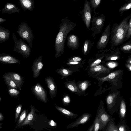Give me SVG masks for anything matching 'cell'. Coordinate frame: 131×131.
<instances>
[{
	"mask_svg": "<svg viewBox=\"0 0 131 131\" xmlns=\"http://www.w3.org/2000/svg\"><path fill=\"white\" fill-rule=\"evenodd\" d=\"M76 24L67 17L62 19L59 24V31L55 38L54 46L55 57L61 56L64 51L65 43L68 34L76 26Z\"/></svg>",
	"mask_w": 131,
	"mask_h": 131,
	"instance_id": "cell-1",
	"label": "cell"
},
{
	"mask_svg": "<svg viewBox=\"0 0 131 131\" xmlns=\"http://www.w3.org/2000/svg\"><path fill=\"white\" fill-rule=\"evenodd\" d=\"M131 14L127 17L119 24H115L111 32V42L113 47L119 45L124 42L128 28V23Z\"/></svg>",
	"mask_w": 131,
	"mask_h": 131,
	"instance_id": "cell-2",
	"label": "cell"
},
{
	"mask_svg": "<svg viewBox=\"0 0 131 131\" xmlns=\"http://www.w3.org/2000/svg\"><path fill=\"white\" fill-rule=\"evenodd\" d=\"M17 32L20 37L32 48L34 36L31 28L25 22L21 23L18 26Z\"/></svg>",
	"mask_w": 131,
	"mask_h": 131,
	"instance_id": "cell-3",
	"label": "cell"
},
{
	"mask_svg": "<svg viewBox=\"0 0 131 131\" xmlns=\"http://www.w3.org/2000/svg\"><path fill=\"white\" fill-rule=\"evenodd\" d=\"M13 37L15 43L13 51L21 54L24 57L27 58L29 56L31 51L29 46L21 39H18L13 32Z\"/></svg>",
	"mask_w": 131,
	"mask_h": 131,
	"instance_id": "cell-4",
	"label": "cell"
},
{
	"mask_svg": "<svg viewBox=\"0 0 131 131\" xmlns=\"http://www.w3.org/2000/svg\"><path fill=\"white\" fill-rule=\"evenodd\" d=\"M105 18L103 14L97 16H94L91 19L92 26L91 30L93 32L92 36L94 37L96 35L101 33L103 27Z\"/></svg>",
	"mask_w": 131,
	"mask_h": 131,
	"instance_id": "cell-5",
	"label": "cell"
},
{
	"mask_svg": "<svg viewBox=\"0 0 131 131\" xmlns=\"http://www.w3.org/2000/svg\"><path fill=\"white\" fill-rule=\"evenodd\" d=\"M96 115L100 120V126L99 130L105 131L108 123L113 117L105 111L103 105L101 106L98 108Z\"/></svg>",
	"mask_w": 131,
	"mask_h": 131,
	"instance_id": "cell-6",
	"label": "cell"
},
{
	"mask_svg": "<svg viewBox=\"0 0 131 131\" xmlns=\"http://www.w3.org/2000/svg\"><path fill=\"white\" fill-rule=\"evenodd\" d=\"M82 19L88 30L90 29V26L91 19V9L89 2L86 0L85 1L84 7L80 12Z\"/></svg>",
	"mask_w": 131,
	"mask_h": 131,
	"instance_id": "cell-7",
	"label": "cell"
},
{
	"mask_svg": "<svg viewBox=\"0 0 131 131\" xmlns=\"http://www.w3.org/2000/svg\"><path fill=\"white\" fill-rule=\"evenodd\" d=\"M111 25L108 24L106 27L97 43L98 49H102L106 47L111 34Z\"/></svg>",
	"mask_w": 131,
	"mask_h": 131,
	"instance_id": "cell-8",
	"label": "cell"
},
{
	"mask_svg": "<svg viewBox=\"0 0 131 131\" xmlns=\"http://www.w3.org/2000/svg\"><path fill=\"white\" fill-rule=\"evenodd\" d=\"M31 90L33 94L38 100L45 103L47 102L46 92L39 83H37L33 86Z\"/></svg>",
	"mask_w": 131,
	"mask_h": 131,
	"instance_id": "cell-9",
	"label": "cell"
},
{
	"mask_svg": "<svg viewBox=\"0 0 131 131\" xmlns=\"http://www.w3.org/2000/svg\"><path fill=\"white\" fill-rule=\"evenodd\" d=\"M91 116V114L88 113L83 114L75 121L69 124L67 128L77 127L80 125L85 124L90 120Z\"/></svg>",
	"mask_w": 131,
	"mask_h": 131,
	"instance_id": "cell-10",
	"label": "cell"
},
{
	"mask_svg": "<svg viewBox=\"0 0 131 131\" xmlns=\"http://www.w3.org/2000/svg\"><path fill=\"white\" fill-rule=\"evenodd\" d=\"M31 110L27 116L25 120L20 126V127L29 125L31 126L33 125V123L36 120V112H39L36 109L34 106L31 105L30 107Z\"/></svg>",
	"mask_w": 131,
	"mask_h": 131,
	"instance_id": "cell-11",
	"label": "cell"
},
{
	"mask_svg": "<svg viewBox=\"0 0 131 131\" xmlns=\"http://www.w3.org/2000/svg\"><path fill=\"white\" fill-rule=\"evenodd\" d=\"M42 58V56L41 55L36 59L33 62L31 68L34 78H37L39 75L40 71L42 68L43 66Z\"/></svg>",
	"mask_w": 131,
	"mask_h": 131,
	"instance_id": "cell-12",
	"label": "cell"
},
{
	"mask_svg": "<svg viewBox=\"0 0 131 131\" xmlns=\"http://www.w3.org/2000/svg\"><path fill=\"white\" fill-rule=\"evenodd\" d=\"M67 45L72 50L77 49L80 45V41L78 37L76 35L70 34L67 37Z\"/></svg>",
	"mask_w": 131,
	"mask_h": 131,
	"instance_id": "cell-13",
	"label": "cell"
},
{
	"mask_svg": "<svg viewBox=\"0 0 131 131\" xmlns=\"http://www.w3.org/2000/svg\"><path fill=\"white\" fill-rule=\"evenodd\" d=\"M45 81L48 85L49 90V93L52 99L55 97L57 94V86L53 79L51 77H48L45 78Z\"/></svg>",
	"mask_w": 131,
	"mask_h": 131,
	"instance_id": "cell-14",
	"label": "cell"
},
{
	"mask_svg": "<svg viewBox=\"0 0 131 131\" xmlns=\"http://www.w3.org/2000/svg\"><path fill=\"white\" fill-rule=\"evenodd\" d=\"M20 10V9L14 4L7 2L5 4L4 7L0 10V13L11 14L19 13Z\"/></svg>",
	"mask_w": 131,
	"mask_h": 131,
	"instance_id": "cell-15",
	"label": "cell"
},
{
	"mask_svg": "<svg viewBox=\"0 0 131 131\" xmlns=\"http://www.w3.org/2000/svg\"><path fill=\"white\" fill-rule=\"evenodd\" d=\"M20 5L24 10H32L34 7V0H19Z\"/></svg>",
	"mask_w": 131,
	"mask_h": 131,
	"instance_id": "cell-16",
	"label": "cell"
},
{
	"mask_svg": "<svg viewBox=\"0 0 131 131\" xmlns=\"http://www.w3.org/2000/svg\"><path fill=\"white\" fill-rule=\"evenodd\" d=\"M10 34V31L8 29L0 26V43L7 41Z\"/></svg>",
	"mask_w": 131,
	"mask_h": 131,
	"instance_id": "cell-17",
	"label": "cell"
},
{
	"mask_svg": "<svg viewBox=\"0 0 131 131\" xmlns=\"http://www.w3.org/2000/svg\"><path fill=\"white\" fill-rule=\"evenodd\" d=\"M55 107L60 113L68 118H75L78 116V115L74 114L65 108L57 105L55 106Z\"/></svg>",
	"mask_w": 131,
	"mask_h": 131,
	"instance_id": "cell-18",
	"label": "cell"
},
{
	"mask_svg": "<svg viewBox=\"0 0 131 131\" xmlns=\"http://www.w3.org/2000/svg\"><path fill=\"white\" fill-rule=\"evenodd\" d=\"M0 61L9 63H19L18 60L13 57L8 55H2L0 56Z\"/></svg>",
	"mask_w": 131,
	"mask_h": 131,
	"instance_id": "cell-19",
	"label": "cell"
},
{
	"mask_svg": "<svg viewBox=\"0 0 131 131\" xmlns=\"http://www.w3.org/2000/svg\"><path fill=\"white\" fill-rule=\"evenodd\" d=\"M10 77L16 83L17 86L21 88L23 80L21 77L18 74L14 73H10L8 74Z\"/></svg>",
	"mask_w": 131,
	"mask_h": 131,
	"instance_id": "cell-20",
	"label": "cell"
},
{
	"mask_svg": "<svg viewBox=\"0 0 131 131\" xmlns=\"http://www.w3.org/2000/svg\"><path fill=\"white\" fill-rule=\"evenodd\" d=\"M126 115V107L124 101L122 100L120 104L118 113L120 121L125 119Z\"/></svg>",
	"mask_w": 131,
	"mask_h": 131,
	"instance_id": "cell-21",
	"label": "cell"
},
{
	"mask_svg": "<svg viewBox=\"0 0 131 131\" xmlns=\"http://www.w3.org/2000/svg\"><path fill=\"white\" fill-rule=\"evenodd\" d=\"M100 126V120L98 116L96 115L92 124L88 129L87 131H98L99 130Z\"/></svg>",
	"mask_w": 131,
	"mask_h": 131,
	"instance_id": "cell-22",
	"label": "cell"
},
{
	"mask_svg": "<svg viewBox=\"0 0 131 131\" xmlns=\"http://www.w3.org/2000/svg\"><path fill=\"white\" fill-rule=\"evenodd\" d=\"M56 72L58 74L61 75L62 79L67 77L73 73L72 71L70 69L64 67L57 69Z\"/></svg>",
	"mask_w": 131,
	"mask_h": 131,
	"instance_id": "cell-23",
	"label": "cell"
},
{
	"mask_svg": "<svg viewBox=\"0 0 131 131\" xmlns=\"http://www.w3.org/2000/svg\"><path fill=\"white\" fill-rule=\"evenodd\" d=\"M94 44V42H92L89 40H85L83 44L82 47V51L84 54H86Z\"/></svg>",
	"mask_w": 131,
	"mask_h": 131,
	"instance_id": "cell-24",
	"label": "cell"
},
{
	"mask_svg": "<svg viewBox=\"0 0 131 131\" xmlns=\"http://www.w3.org/2000/svg\"><path fill=\"white\" fill-rule=\"evenodd\" d=\"M116 125L119 131H130L129 127L126 123V119L120 121Z\"/></svg>",
	"mask_w": 131,
	"mask_h": 131,
	"instance_id": "cell-25",
	"label": "cell"
},
{
	"mask_svg": "<svg viewBox=\"0 0 131 131\" xmlns=\"http://www.w3.org/2000/svg\"><path fill=\"white\" fill-rule=\"evenodd\" d=\"M114 117L108 123L106 126L105 131H119L117 127Z\"/></svg>",
	"mask_w": 131,
	"mask_h": 131,
	"instance_id": "cell-26",
	"label": "cell"
},
{
	"mask_svg": "<svg viewBox=\"0 0 131 131\" xmlns=\"http://www.w3.org/2000/svg\"><path fill=\"white\" fill-rule=\"evenodd\" d=\"M28 110H24L21 113L18 120V122L16 126V128L20 127V126L25 120L27 115Z\"/></svg>",
	"mask_w": 131,
	"mask_h": 131,
	"instance_id": "cell-27",
	"label": "cell"
},
{
	"mask_svg": "<svg viewBox=\"0 0 131 131\" xmlns=\"http://www.w3.org/2000/svg\"><path fill=\"white\" fill-rule=\"evenodd\" d=\"M4 77L7 83L10 87L14 89L17 88L16 83L8 74L5 75Z\"/></svg>",
	"mask_w": 131,
	"mask_h": 131,
	"instance_id": "cell-28",
	"label": "cell"
},
{
	"mask_svg": "<svg viewBox=\"0 0 131 131\" xmlns=\"http://www.w3.org/2000/svg\"><path fill=\"white\" fill-rule=\"evenodd\" d=\"M120 49L124 52H131V41H128L123 45L120 48Z\"/></svg>",
	"mask_w": 131,
	"mask_h": 131,
	"instance_id": "cell-29",
	"label": "cell"
},
{
	"mask_svg": "<svg viewBox=\"0 0 131 131\" xmlns=\"http://www.w3.org/2000/svg\"><path fill=\"white\" fill-rule=\"evenodd\" d=\"M66 88L73 92H77L78 89L74 83L71 82H67L64 83Z\"/></svg>",
	"mask_w": 131,
	"mask_h": 131,
	"instance_id": "cell-30",
	"label": "cell"
},
{
	"mask_svg": "<svg viewBox=\"0 0 131 131\" xmlns=\"http://www.w3.org/2000/svg\"><path fill=\"white\" fill-rule=\"evenodd\" d=\"M119 73V72L115 71L110 73L106 77L102 78H99L98 79L102 82L109 80L114 78Z\"/></svg>",
	"mask_w": 131,
	"mask_h": 131,
	"instance_id": "cell-31",
	"label": "cell"
},
{
	"mask_svg": "<svg viewBox=\"0 0 131 131\" xmlns=\"http://www.w3.org/2000/svg\"><path fill=\"white\" fill-rule=\"evenodd\" d=\"M131 7V0H128V2L121 7L119 9V12L121 13L120 14L124 12L129 10Z\"/></svg>",
	"mask_w": 131,
	"mask_h": 131,
	"instance_id": "cell-32",
	"label": "cell"
},
{
	"mask_svg": "<svg viewBox=\"0 0 131 131\" xmlns=\"http://www.w3.org/2000/svg\"><path fill=\"white\" fill-rule=\"evenodd\" d=\"M91 70L95 72L101 73L108 71V70L103 66L99 65L91 69Z\"/></svg>",
	"mask_w": 131,
	"mask_h": 131,
	"instance_id": "cell-33",
	"label": "cell"
},
{
	"mask_svg": "<svg viewBox=\"0 0 131 131\" xmlns=\"http://www.w3.org/2000/svg\"><path fill=\"white\" fill-rule=\"evenodd\" d=\"M101 0H90L89 2L91 9L94 10L99 7L101 3Z\"/></svg>",
	"mask_w": 131,
	"mask_h": 131,
	"instance_id": "cell-34",
	"label": "cell"
},
{
	"mask_svg": "<svg viewBox=\"0 0 131 131\" xmlns=\"http://www.w3.org/2000/svg\"><path fill=\"white\" fill-rule=\"evenodd\" d=\"M128 28L124 41L130 38L131 36V17L129 18L128 23Z\"/></svg>",
	"mask_w": 131,
	"mask_h": 131,
	"instance_id": "cell-35",
	"label": "cell"
},
{
	"mask_svg": "<svg viewBox=\"0 0 131 131\" xmlns=\"http://www.w3.org/2000/svg\"><path fill=\"white\" fill-rule=\"evenodd\" d=\"M22 105L20 104L18 105L16 107L15 113V122H16L19 116L20 112Z\"/></svg>",
	"mask_w": 131,
	"mask_h": 131,
	"instance_id": "cell-36",
	"label": "cell"
},
{
	"mask_svg": "<svg viewBox=\"0 0 131 131\" xmlns=\"http://www.w3.org/2000/svg\"><path fill=\"white\" fill-rule=\"evenodd\" d=\"M8 92L10 95L12 96L17 95L19 93V91L14 88L9 89L8 90Z\"/></svg>",
	"mask_w": 131,
	"mask_h": 131,
	"instance_id": "cell-37",
	"label": "cell"
},
{
	"mask_svg": "<svg viewBox=\"0 0 131 131\" xmlns=\"http://www.w3.org/2000/svg\"><path fill=\"white\" fill-rule=\"evenodd\" d=\"M81 58L78 57H74L72 58L69 59L68 60V62H78L81 60Z\"/></svg>",
	"mask_w": 131,
	"mask_h": 131,
	"instance_id": "cell-38",
	"label": "cell"
},
{
	"mask_svg": "<svg viewBox=\"0 0 131 131\" xmlns=\"http://www.w3.org/2000/svg\"><path fill=\"white\" fill-rule=\"evenodd\" d=\"M88 86V83L86 82H84L81 83L79 85V88L82 91L85 90Z\"/></svg>",
	"mask_w": 131,
	"mask_h": 131,
	"instance_id": "cell-39",
	"label": "cell"
},
{
	"mask_svg": "<svg viewBox=\"0 0 131 131\" xmlns=\"http://www.w3.org/2000/svg\"><path fill=\"white\" fill-rule=\"evenodd\" d=\"M70 102V99L69 97L68 96L65 97L63 99V103L64 106H67V104H68Z\"/></svg>",
	"mask_w": 131,
	"mask_h": 131,
	"instance_id": "cell-40",
	"label": "cell"
},
{
	"mask_svg": "<svg viewBox=\"0 0 131 131\" xmlns=\"http://www.w3.org/2000/svg\"><path fill=\"white\" fill-rule=\"evenodd\" d=\"M101 61V60L100 59H98L95 60L91 65V67H93L97 66Z\"/></svg>",
	"mask_w": 131,
	"mask_h": 131,
	"instance_id": "cell-41",
	"label": "cell"
},
{
	"mask_svg": "<svg viewBox=\"0 0 131 131\" xmlns=\"http://www.w3.org/2000/svg\"><path fill=\"white\" fill-rule=\"evenodd\" d=\"M108 65L110 68H113L116 67L117 66V64L115 62H111L108 63Z\"/></svg>",
	"mask_w": 131,
	"mask_h": 131,
	"instance_id": "cell-42",
	"label": "cell"
},
{
	"mask_svg": "<svg viewBox=\"0 0 131 131\" xmlns=\"http://www.w3.org/2000/svg\"><path fill=\"white\" fill-rule=\"evenodd\" d=\"M48 123L50 125L52 126H57L56 123L52 120L50 121Z\"/></svg>",
	"mask_w": 131,
	"mask_h": 131,
	"instance_id": "cell-43",
	"label": "cell"
},
{
	"mask_svg": "<svg viewBox=\"0 0 131 131\" xmlns=\"http://www.w3.org/2000/svg\"><path fill=\"white\" fill-rule=\"evenodd\" d=\"M118 58V57L116 56L112 57L110 58L109 59L111 60H115L117 59Z\"/></svg>",
	"mask_w": 131,
	"mask_h": 131,
	"instance_id": "cell-44",
	"label": "cell"
},
{
	"mask_svg": "<svg viewBox=\"0 0 131 131\" xmlns=\"http://www.w3.org/2000/svg\"><path fill=\"white\" fill-rule=\"evenodd\" d=\"M4 119V117L3 114L0 112V121H2Z\"/></svg>",
	"mask_w": 131,
	"mask_h": 131,
	"instance_id": "cell-45",
	"label": "cell"
},
{
	"mask_svg": "<svg viewBox=\"0 0 131 131\" xmlns=\"http://www.w3.org/2000/svg\"><path fill=\"white\" fill-rule=\"evenodd\" d=\"M6 21V19L0 17V24L1 23Z\"/></svg>",
	"mask_w": 131,
	"mask_h": 131,
	"instance_id": "cell-46",
	"label": "cell"
},
{
	"mask_svg": "<svg viewBox=\"0 0 131 131\" xmlns=\"http://www.w3.org/2000/svg\"><path fill=\"white\" fill-rule=\"evenodd\" d=\"M128 66L129 68V69L130 71H131V66L130 65H128Z\"/></svg>",
	"mask_w": 131,
	"mask_h": 131,
	"instance_id": "cell-47",
	"label": "cell"
},
{
	"mask_svg": "<svg viewBox=\"0 0 131 131\" xmlns=\"http://www.w3.org/2000/svg\"><path fill=\"white\" fill-rule=\"evenodd\" d=\"M2 124V123H0V128L1 127V126Z\"/></svg>",
	"mask_w": 131,
	"mask_h": 131,
	"instance_id": "cell-48",
	"label": "cell"
},
{
	"mask_svg": "<svg viewBox=\"0 0 131 131\" xmlns=\"http://www.w3.org/2000/svg\"><path fill=\"white\" fill-rule=\"evenodd\" d=\"M1 100V97H0V101Z\"/></svg>",
	"mask_w": 131,
	"mask_h": 131,
	"instance_id": "cell-49",
	"label": "cell"
}]
</instances>
